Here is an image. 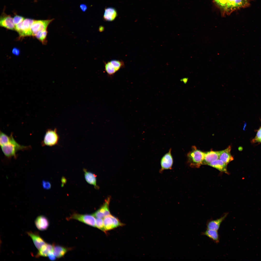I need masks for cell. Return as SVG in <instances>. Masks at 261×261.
<instances>
[{
    "instance_id": "obj_1",
    "label": "cell",
    "mask_w": 261,
    "mask_h": 261,
    "mask_svg": "<svg viewBox=\"0 0 261 261\" xmlns=\"http://www.w3.org/2000/svg\"><path fill=\"white\" fill-rule=\"evenodd\" d=\"M2 152L7 158L10 159L12 157L16 158V153L19 151L27 150L31 149L29 146H24L20 145L14 139L13 133H11L7 142L0 146Z\"/></svg>"
},
{
    "instance_id": "obj_2",
    "label": "cell",
    "mask_w": 261,
    "mask_h": 261,
    "mask_svg": "<svg viewBox=\"0 0 261 261\" xmlns=\"http://www.w3.org/2000/svg\"><path fill=\"white\" fill-rule=\"evenodd\" d=\"M204 156V152L193 146L191 150L187 154L188 164L191 167L199 168L203 165Z\"/></svg>"
},
{
    "instance_id": "obj_3",
    "label": "cell",
    "mask_w": 261,
    "mask_h": 261,
    "mask_svg": "<svg viewBox=\"0 0 261 261\" xmlns=\"http://www.w3.org/2000/svg\"><path fill=\"white\" fill-rule=\"evenodd\" d=\"M34 20L26 18L22 22L15 26V30L18 33L20 37L32 36L31 28Z\"/></svg>"
},
{
    "instance_id": "obj_4",
    "label": "cell",
    "mask_w": 261,
    "mask_h": 261,
    "mask_svg": "<svg viewBox=\"0 0 261 261\" xmlns=\"http://www.w3.org/2000/svg\"><path fill=\"white\" fill-rule=\"evenodd\" d=\"M59 139V136L56 129H49L46 131L41 145L43 146H53L58 143Z\"/></svg>"
},
{
    "instance_id": "obj_5",
    "label": "cell",
    "mask_w": 261,
    "mask_h": 261,
    "mask_svg": "<svg viewBox=\"0 0 261 261\" xmlns=\"http://www.w3.org/2000/svg\"><path fill=\"white\" fill-rule=\"evenodd\" d=\"M248 0H228L224 9L226 12L230 13L235 10L249 6Z\"/></svg>"
},
{
    "instance_id": "obj_6",
    "label": "cell",
    "mask_w": 261,
    "mask_h": 261,
    "mask_svg": "<svg viewBox=\"0 0 261 261\" xmlns=\"http://www.w3.org/2000/svg\"><path fill=\"white\" fill-rule=\"evenodd\" d=\"M54 20H34L31 28L32 36H34L37 33L47 30L48 25Z\"/></svg>"
},
{
    "instance_id": "obj_7",
    "label": "cell",
    "mask_w": 261,
    "mask_h": 261,
    "mask_svg": "<svg viewBox=\"0 0 261 261\" xmlns=\"http://www.w3.org/2000/svg\"><path fill=\"white\" fill-rule=\"evenodd\" d=\"M171 149L170 148L168 151L162 157L160 160L161 168L159 172L162 173L166 170L171 169L173 163V157L171 153Z\"/></svg>"
},
{
    "instance_id": "obj_8",
    "label": "cell",
    "mask_w": 261,
    "mask_h": 261,
    "mask_svg": "<svg viewBox=\"0 0 261 261\" xmlns=\"http://www.w3.org/2000/svg\"><path fill=\"white\" fill-rule=\"evenodd\" d=\"M95 217L92 215L74 213L72 215L70 218L79 221L91 226L96 227V219Z\"/></svg>"
},
{
    "instance_id": "obj_9",
    "label": "cell",
    "mask_w": 261,
    "mask_h": 261,
    "mask_svg": "<svg viewBox=\"0 0 261 261\" xmlns=\"http://www.w3.org/2000/svg\"><path fill=\"white\" fill-rule=\"evenodd\" d=\"M110 201V197H108L102 206L92 215L97 218H101L110 215L109 208Z\"/></svg>"
},
{
    "instance_id": "obj_10",
    "label": "cell",
    "mask_w": 261,
    "mask_h": 261,
    "mask_svg": "<svg viewBox=\"0 0 261 261\" xmlns=\"http://www.w3.org/2000/svg\"><path fill=\"white\" fill-rule=\"evenodd\" d=\"M228 215V213H224L220 218L216 219H210L206 223L207 229L218 231L221 224Z\"/></svg>"
},
{
    "instance_id": "obj_11",
    "label": "cell",
    "mask_w": 261,
    "mask_h": 261,
    "mask_svg": "<svg viewBox=\"0 0 261 261\" xmlns=\"http://www.w3.org/2000/svg\"><path fill=\"white\" fill-rule=\"evenodd\" d=\"M0 25L1 27L9 29L15 30V25L13 22V18L5 13H3L0 17Z\"/></svg>"
},
{
    "instance_id": "obj_12",
    "label": "cell",
    "mask_w": 261,
    "mask_h": 261,
    "mask_svg": "<svg viewBox=\"0 0 261 261\" xmlns=\"http://www.w3.org/2000/svg\"><path fill=\"white\" fill-rule=\"evenodd\" d=\"M35 224L37 228L41 231L47 230L49 225L48 219L43 215L38 216L35 220Z\"/></svg>"
},
{
    "instance_id": "obj_13",
    "label": "cell",
    "mask_w": 261,
    "mask_h": 261,
    "mask_svg": "<svg viewBox=\"0 0 261 261\" xmlns=\"http://www.w3.org/2000/svg\"><path fill=\"white\" fill-rule=\"evenodd\" d=\"M27 234L31 238L36 247L39 250L46 243L44 241L36 232H27Z\"/></svg>"
},
{
    "instance_id": "obj_14",
    "label": "cell",
    "mask_w": 261,
    "mask_h": 261,
    "mask_svg": "<svg viewBox=\"0 0 261 261\" xmlns=\"http://www.w3.org/2000/svg\"><path fill=\"white\" fill-rule=\"evenodd\" d=\"M231 147L229 145L225 149L219 152V159L227 164L234 159L231 153Z\"/></svg>"
},
{
    "instance_id": "obj_15",
    "label": "cell",
    "mask_w": 261,
    "mask_h": 261,
    "mask_svg": "<svg viewBox=\"0 0 261 261\" xmlns=\"http://www.w3.org/2000/svg\"><path fill=\"white\" fill-rule=\"evenodd\" d=\"M219 151H211L204 152V156L203 165L208 164L219 159Z\"/></svg>"
},
{
    "instance_id": "obj_16",
    "label": "cell",
    "mask_w": 261,
    "mask_h": 261,
    "mask_svg": "<svg viewBox=\"0 0 261 261\" xmlns=\"http://www.w3.org/2000/svg\"><path fill=\"white\" fill-rule=\"evenodd\" d=\"M227 164L219 159L212 161L207 165L215 168L221 172L228 174L227 169Z\"/></svg>"
},
{
    "instance_id": "obj_17",
    "label": "cell",
    "mask_w": 261,
    "mask_h": 261,
    "mask_svg": "<svg viewBox=\"0 0 261 261\" xmlns=\"http://www.w3.org/2000/svg\"><path fill=\"white\" fill-rule=\"evenodd\" d=\"M117 15V12L114 8L109 7L105 9L103 18L106 21H111L115 19Z\"/></svg>"
},
{
    "instance_id": "obj_18",
    "label": "cell",
    "mask_w": 261,
    "mask_h": 261,
    "mask_svg": "<svg viewBox=\"0 0 261 261\" xmlns=\"http://www.w3.org/2000/svg\"><path fill=\"white\" fill-rule=\"evenodd\" d=\"M201 234L207 237L216 243L219 242L220 237L218 231L207 229L205 231L202 232Z\"/></svg>"
},
{
    "instance_id": "obj_19",
    "label": "cell",
    "mask_w": 261,
    "mask_h": 261,
    "mask_svg": "<svg viewBox=\"0 0 261 261\" xmlns=\"http://www.w3.org/2000/svg\"><path fill=\"white\" fill-rule=\"evenodd\" d=\"M53 246L49 244L46 243L39 250L37 255V257L39 256L47 257L48 254L51 252H53Z\"/></svg>"
},
{
    "instance_id": "obj_20",
    "label": "cell",
    "mask_w": 261,
    "mask_h": 261,
    "mask_svg": "<svg viewBox=\"0 0 261 261\" xmlns=\"http://www.w3.org/2000/svg\"><path fill=\"white\" fill-rule=\"evenodd\" d=\"M85 179L89 184L93 185L95 188H98L96 185V176L94 174L84 169Z\"/></svg>"
},
{
    "instance_id": "obj_21",
    "label": "cell",
    "mask_w": 261,
    "mask_h": 261,
    "mask_svg": "<svg viewBox=\"0 0 261 261\" xmlns=\"http://www.w3.org/2000/svg\"><path fill=\"white\" fill-rule=\"evenodd\" d=\"M53 253L57 258H60L63 257L68 251V249L62 246H53Z\"/></svg>"
},
{
    "instance_id": "obj_22",
    "label": "cell",
    "mask_w": 261,
    "mask_h": 261,
    "mask_svg": "<svg viewBox=\"0 0 261 261\" xmlns=\"http://www.w3.org/2000/svg\"><path fill=\"white\" fill-rule=\"evenodd\" d=\"M110 215L105 217L103 218L104 225L106 231L111 230L115 228L111 217Z\"/></svg>"
},
{
    "instance_id": "obj_23",
    "label": "cell",
    "mask_w": 261,
    "mask_h": 261,
    "mask_svg": "<svg viewBox=\"0 0 261 261\" xmlns=\"http://www.w3.org/2000/svg\"><path fill=\"white\" fill-rule=\"evenodd\" d=\"M47 33V30H45L37 33L34 36L43 44H46L47 43L46 37Z\"/></svg>"
},
{
    "instance_id": "obj_24",
    "label": "cell",
    "mask_w": 261,
    "mask_h": 261,
    "mask_svg": "<svg viewBox=\"0 0 261 261\" xmlns=\"http://www.w3.org/2000/svg\"><path fill=\"white\" fill-rule=\"evenodd\" d=\"M105 70L108 75L110 77L113 75L117 72L110 61L105 64Z\"/></svg>"
},
{
    "instance_id": "obj_25",
    "label": "cell",
    "mask_w": 261,
    "mask_h": 261,
    "mask_svg": "<svg viewBox=\"0 0 261 261\" xmlns=\"http://www.w3.org/2000/svg\"><path fill=\"white\" fill-rule=\"evenodd\" d=\"M110 62L117 72L124 66L123 62L119 60H114Z\"/></svg>"
},
{
    "instance_id": "obj_26",
    "label": "cell",
    "mask_w": 261,
    "mask_h": 261,
    "mask_svg": "<svg viewBox=\"0 0 261 261\" xmlns=\"http://www.w3.org/2000/svg\"><path fill=\"white\" fill-rule=\"evenodd\" d=\"M95 226L97 228L106 233V231L104 227L103 220L102 218H97L96 219Z\"/></svg>"
},
{
    "instance_id": "obj_27",
    "label": "cell",
    "mask_w": 261,
    "mask_h": 261,
    "mask_svg": "<svg viewBox=\"0 0 261 261\" xmlns=\"http://www.w3.org/2000/svg\"><path fill=\"white\" fill-rule=\"evenodd\" d=\"M110 216L115 228L124 225V224L120 222L117 218L111 214Z\"/></svg>"
},
{
    "instance_id": "obj_28",
    "label": "cell",
    "mask_w": 261,
    "mask_h": 261,
    "mask_svg": "<svg viewBox=\"0 0 261 261\" xmlns=\"http://www.w3.org/2000/svg\"><path fill=\"white\" fill-rule=\"evenodd\" d=\"M24 19V18L22 16L16 15L13 18V22L15 26L22 22Z\"/></svg>"
},
{
    "instance_id": "obj_29",
    "label": "cell",
    "mask_w": 261,
    "mask_h": 261,
    "mask_svg": "<svg viewBox=\"0 0 261 261\" xmlns=\"http://www.w3.org/2000/svg\"><path fill=\"white\" fill-rule=\"evenodd\" d=\"M217 4L223 8L225 7L228 0H214Z\"/></svg>"
},
{
    "instance_id": "obj_30",
    "label": "cell",
    "mask_w": 261,
    "mask_h": 261,
    "mask_svg": "<svg viewBox=\"0 0 261 261\" xmlns=\"http://www.w3.org/2000/svg\"><path fill=\"white\" fill-rule=\"evenodd\" d=\"M42 184L43 188L45 189H50L51 187V184L50 182L48 181L43 180L42 182Z\"/></svg>"
},
{
    "instance_id": "obj_31",
    "label": "cell",
    "mask_w": 261,
    "mask_h": 261,
    "mask_svg": "<svg viewBox=\"0 0 261 261\" xmlns=\"http://www.w3.org/2000/svg\"><path fill=\"white\" fill-rule=\"evenodd\" d=\"M261 138V126L258 130L255 137L253 139L256 140Z\"/></svg>"
},
{
    "instance_id": "obj_32",
    "label": "cell",
    "mask_w": 261,
    "mask_h": 261,
    "mask_svg": "<svg viewBox=\"0 0 261 261\" xmlns=\"http://www.w3.org/2000/svg\"><path fill=\"white\" fill-rule=\"evenodd\" d=\"M48 256V257L49 259L52 261L55 260L57 258L54 255L53 252H51L49 253Z\"/></svg>"
},
{
    "instance_id": "obj_33",
    "label": "cell",
    "mask_w": 261,
    "mask_h": 261,
    "mask_svg": "<svg viewBox=\"0 0 261 261\" xmlns=\"http://www.w3.org/2000/svg\"><path fill=\"white\" fill-rule=\"evenodd\" d=\"M20 53L19 49L16 47L14 48L12 50V53L16 56L19 55Z\"/></svg>"
},
{
    "instance_id": "obj_34",
    "label": "cell",
    "mask_w": 261,
    "mask_h": 261,
    "mask_svg": "<svg viewBox=\"0 0 261 261\" xmlns=\"http://www.w3.org/2000/svg\"><path fill=\"white\" fill-rule=\"evenodd\" d=\"M80 8L83 12H85L87 9V6L85 4H82L80 5Z\"/></svg>"
},
{
    "instance_id": "obj_35",
    "label": "cell",
    "mask_w": 261,
    "mask_h": 261,
    "mask_svg": "<svg viewBox=\"0 0 261 261\" xmlns=\"http://www.w3.org/2000/svg\"><path fill=\"white\" fill-rule=\"evenodd\" d=\"M251 142L252 143H261V138L256 140L252 139L251 141Z\"/></svg>"
},
{
    "instance_id": "obj_36",
    "label": "cell",
    "mask_w": 261,
    "mask_h": 261,
    "mask_svg": "<svg viewBox=\"0 0 261 261\" xmlns=\"http://www.w3.org/2000/svg\"><path fill=\"white\" fill-rule=\"evenodd\" d=\"M104 28L102 26H101L99 28V30L100 32H102L104 30Z\"/></svg>"
}]
</instances>
